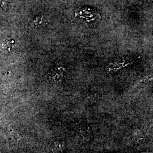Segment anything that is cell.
Returning <instances> with one entry per match:
<instances>
[{
	"label": "cell",
	"mask_w": 153,
	"mask_h": 153,
	"mask_svg": "<svg viewBox=\"0 0 153 153\" xmlns=\"http://www.w3.org/2000/svg\"><path fill=\"white\" fill-rule=\"evenodd\" d=\"M14 43V41H11V40H8V39H4L1 42L0 45L2 48H4L5 49H7L9 51H10L11 50L12 45Z\"/></svg>",
	"instance_id": "1"
},
{
	"label": "cell",
	"mask_w": 153,
	"mask_h": 153,
	"mask_svg": "<svg viewBox=\"0 0 153 153\" xmlns=\"http://www.w3.org/2000/svg\"><path fill=\"white\" fill-rule=\"evenodd\" d=\"M5 7V2L3 0H0V9L3 10Z\"/></svg>",
	"instance_id": "2"
}]
</instances>
